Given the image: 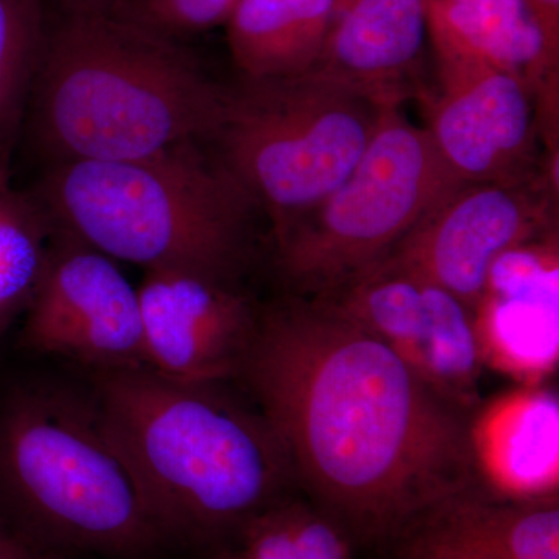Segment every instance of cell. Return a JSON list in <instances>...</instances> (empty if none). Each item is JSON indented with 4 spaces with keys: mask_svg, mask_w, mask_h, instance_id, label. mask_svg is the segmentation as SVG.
Returning a JSON list of instances; mask_svg holds the SVG:
<instances>
[{
    "mask_svg": "<svg viewBox=\"0 0 559 559\" xmlns=\"http://www.w3.org/2000/svg\"><path fill=\"white\" fill-rule=\"evenodd\" d=\"M235 382L277 432L300 495L353 547L388 550L421 511L485 481L471 411L329 301L263 305Z\"/></svg>",
    "mask_w": 559,
    "mask_h": 559,
    "instance_id": "cell-1",
    "label": "cell"
},
{
    "mask_svg": "<svg viewBox=\"0 0 559 559\" xmlns=\"http://www.w3.org/2000/svg\"><path fill=\"white\" fill-rule=\"evenodd\" d=\"M97 373L92 403L162 538L238 539L253 518L300 495L288 452L245 390L145 366Z\"/></svg>",
    "mask_w": 559,
    "mask_h": 559,
    "instance_id": "cell-2",
    "label": "cell"
},
{
    "mask_svg": "<svg viewBox=\"0 0 559 559\" xmlns=\"http://www.w3.org/2000/svg\"><path fill=\"white\" fill-rule=\"evenodd\" d=\"M227 97L182 43L108 14L62 13L47 28L28 117L53 164L132 160L212 143Z\"/></svg>",
    "mask_w": 559,
    "mask_h": 559,
    "instance_id": "cell-3",
    "label": "cell"
},
{
    "mask_svg": "<svg viewBox=\"0 0 559 559\" xmlns=\"http://www.w3.org/2000/svg\"><path fill=\"white\" fill-rule=\"evenodd\" d=\"M207 145L183 143L143 159L51 164L36 204L61 234L109 259L241 280L259 209Z\"/></svg>",
    "mask_w": 559,
    "mask_h": 559,
    "instance_id": "cell-4",
    "label": "cell"
},
{
    "mask_svg": "<svg viewBox=\"0 0 559 559\" xmlns=\"http://www.w3.org/2000/svg\"><path fill=\"white\" fill-rule=\"evenodd\" d=\"M0 491L33 539L116 559L164 543L94 403L60 390L14 401L0 418Z\"/></svg>",
    "mask_w": 559,
    "mask_h": 559,
    "instance_id": "cell-5",
    "label": "cell"
},
{
    "mask_svg": "<svg viewBox=\"0 0 559 559\" xmlns=\"http://www.w3.org/2000/svg\"><path fill=\"white\" fill-rule=\"evenodd\" d=\"M388 108L318 72L241 80L210 145L277 237L347 178Z\"/></svg>",
    "mask_w": 559,
    "mask_h": 559,
    "instance_id": "cell-6",
    "label": "cell"
},
{
    "mask_svg": "<svg viewBox=\"0 0 559 559\" xmlns=\"http://www.w3.org/2000/svg\"><path fill=\"white\" fill-rule=\"evenodd\" d=\"M459 186L428 130L390 106L347 178L272 237L286 294L322 299L362 277Z\"/></svg>",
    "mask_w": 559,
    "mask_h": 559,
    "instance_id": "cell-7",
    "label": "cell"
},
{
    "mask_svg": "<svg viewBox=\"0 0 559 559\" xmlns=\"http://www.w3.org/2000/svg\"><path fill=\"white\" fill-rule=\"evenodd\" d=\"M551 224L554 194L544 176L462 183L381 263L447 289L474 311L498 263L538 241Z\"/></svg>",
    "mask_w": 559,
    "mask_h": 559,
    "instance_id": "cell-8",
    "label": "cell"
},
{
    "mask_svg": "<svg viewBox=\"0 0 559 559\" xmlns=\"http://www.w3.org/2000/svg\"><path fill=\"white\" fill-rule=\"evenodd\" d=\"M61 235L25 310L22 344L97 371L146 367L138 289L116 260Z\"/></svg>",
    "mask_w": 559,
    "mask_h": 559,
    "instance_id": "cell-9",
    "label": "cell"
},
{
    "mask_svg": "<svg viewBox=\"0 0 559 559\" xmlns=\"http://www.w3.org/2000/svg\"><path fill=\"white\" fill-rule=\"evenodd\" d=\"M421 95L437 153L460 183L514 182L536 173L539 140L549 138L538 92L503 70L436 64Z\"/></svg>",
    "mask_w": 559,
    "mask_h": 559,
    "instance_id": "cell-10",
    "label": "cell"
},
{
    "mask_svg": "<svg viewBox=\"0 0 559 559\" xmlns=\"http://www.w3.org/2000/svg\"><path fill=\"white\" fill-rule=\"evenodd\" d=\"M322 300L384 342L448 399L477 407L485 364L474 312L447 289L381 263Z\"/></svg>",
    "mask_w": 559,
    "mask_h": 559,
    "instance_id": "cell-11",
    "label": "cell"
},
{
    "mask_svg": "<svg viewBox=\"0 0 559 559\" xmlns=\"http://www.w3.org/2000/svg\"><path fill=\"white\" fill-rule=\"evenodd\" d=\"M138 293L146 367L179 381L238 380L263 312L241 280L151 270Z\"/></svg>",
    "mask_w": 559,
    "mask_h": 559,
    "instance_id": "cell-12",
    "label": "cell"
},
{
    "mask_svg": "<svg viewBox=\"0 0 559 559\" xmlns=\"http://www.w3.org/2000/svg\"><path fill=\"white\" fill-rule=\"evenodd\" d=\"M396 559H559L558 495L474 485L421 511L388 547Z\"/></svg>",
    "mask_w": 559,
    "mask_h": 559,
    "instance_id": "cell-13",
    "label": "cell"
},
{
    "mask_svg": "<svg viewBox=\"0 0 559 559\" xmlns=\"http://www.w3.org/2000/svg\"><path fill=\"white\" fill-rule=\"evenodd\" d=\"M429 50L426 0H341L311 72L401 108L428 91L423 68Z\"/></svg>",
    "mask_w": 559,
    "mask_h": 559,
    "instance_id": "cell-14",
    "label": "cell"
},
{
    "mask_svg": "<svg viewBox=\"0 0 559 559\" xmlns=\"http://www.w3.org/2000/svg\"><path fill=\"white\" fill-rule=\"evenodd\" d=\"M436 64L485 66L513 73L538 92L558 121L559 49L527 0H426Z\"/></svg>",
    "mask_w": 559,
    "mask_h": 559,
    "instance_id": "cell-15",
    "label": "cell"
},
{
    "mask_svg": "<svg viewBox=\"0 0 559 559\" xmlns=\"http://www.w3.org/2000/svg\"><path fill=\"white\" fill-rule=\"evenodd\" d=\"M557 396L525 388L489 403L471 419L481 477L514 496L558 495Z\"/></svg>",
    "mask_w": 559,
    "mask_h": 559,
    "instance_id": "cell-16",
    "label": "cell"
},
{
    "mask_svg": "<svg viewBox=\"0 0 559 559\" xmlns=\"http://www.w3.org/2000/svg\"><path fill=\"white\" fill-rule=\"evenodd\" d=\"M341 0H241L224 25L241 80L288 79L311 72Z\"/></svg>",
    "mask_w": 559,
    "mask_h": 559,
    "instance_id": "cell-17",
    "label": "cell"
},
{
    "mask_svg": "<svg viewBox=\"0 0 559 559\" xmlns=\"http://www.w3.org/2000/svg\"><path fill=\"white\" fill-rule=\"evenodd\" d=\"M49 0H0V176L10 179L14 148L27 121Z\"/></svg>",
    "mask_w": 559,
    "mask_h": 559,
    "instance_id": "cell-18",
    "label": "cell"
},
{
    "mask_svg": "<svg viewBox=\"0 0 559 559\" xmlns=\"http://www.w3.org/2000/svg\"><path fill=\"white\" fill-rule=\"evenodd\" d=\"M50 221L36 201L0 176V340L27 310L51 242Z\"/></svg>",
    "mask_w": 559,
    "mask_h": 559,
    "instance_id": "cell-19",
    "label": "cell"
},
{
    "mask_svg": "<svg viewBox=\"0 0 559 559\" xmlns=\"http://www.w3.org/2000/svg\"><path fill=\"white\" fill-rule=\"evenodd\" d=\"M248 559H352L348 536L304 496L275 503L238 536Z\"/></svg>",
    "mask_w": 559,
    "mask_h": 559,
    "instance_id": "cell-20",
    "label": "cell"
},
{
    "mask_svg": "<svg viewBox=\"0 0 559 559\" xmlns=\"http://www.w3.org/2000/svg\"><path fill=\"white\" fill-rule=\"evenodd\" d=\"M241 0H117L106 13L164 39L190 36L226 25Z\"/></svg>",
    "mask_w": 559,
    "mask_h": 559,
    "instance_id": "cell-21",
    "label": "cell"
},
{
    "mask_svg": "<svg viewBox=\"0 0 559 559\" xmlns=\"http://www.w3.org/2000/svg\"><path fill=\"white\" fill-rule=\"evenodd\" d=\"M551 46L559 49V0H527Z\"/></svg>",
    "mask_w": 559,
    "mask_h": 559,
    "instance_id": "cell-22",
    "label": "cell"
},
{
    "mask_svg": "<svg viewBox=\"0 0 559 559\" xmlns=\"http://www.w3.org/2000/svg\"><path fill=\"white\" fill-rule=\"evenodd\" d=\"M0 559H40L28 546V540L21 538L0 522Z\"/></svg>",
    "mask_w": 559,
    "mask_h": 559,
    "instance_id": "cell-23",
    "label": "cell"
},
{
    "mask_svg": "<svg viewBox=\"0 0 559 559\" xmlns=\"http://www.w3.org/2000/svg\"><path fill=\"white\" fill-rule=\"evenodd\" d=\"M116 2L117 0H58L62 13L103 14Z\"/></svg>",
    "mask_w": 559,
    "mask_h": 559,
    "instance_id": "cell-24",
    "label": "cell"
},
{
    "mask_svg": "<svg viewBox=\"0 0 559 559\" xmlns=\"http://www.w3.org/2000/svg\"><path fill=\"white\" fill-rule=\"evenodd\" d=\"M215 559H248L241 550L238 551H223Z\"/></svg>",
    "mask_w": 559,
    "mask_h": 559,
    "instance_id": "cell-25",
    "label": "cell"
}]
</instances>
